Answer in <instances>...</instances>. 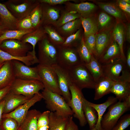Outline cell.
Wrapping results in <instances>:
<instances>
[{
  "label": "cell",
  "mask_w": 130,
  "mask_h": 130,
  "mask_svg": "<svg viewBox=\"0 0 130 130\" xmlns=\"http://www.w3.org/2000/svg\"><path fill=\"white\" fill-rule=\"evenodd\" d=\"M71 98L69 106L73 113L74 117L78 120L80 126H85L87 123L83 109V101L84 97L82 90L73 83L70 86Z\"/></svg>",
  "instance_id": "7"
},
{
  "label": "cell",
  "mask_w": 130,
  "mask_h": 130,
  "mask_svg": "<svg viewBox=\"0 0 130 130\" xmlns=\"http://www.w3.org/2000/svg\"><path fill=\"white\" fill-rule=\"evenodd\" d=\"M47 108L51 112L69 117L73 115L71 108L61 95L44 88L41 93Z\"/></svg>",
  "instance_id": "1"
},
{
  "label": "cell",
  "mask_w": 130,
  "mask_h": 130,
  "mask_svg": "<svg viewBox=\"0 0 130 130\" xmlns=\"http://www.w3.org/2000/svg\"><path fill=\"white\" fill-rule=\"evenodd\" d=\"M96 34H91L84 38L86 46L91 54L93 56L96 46Z\"/></svg>",
  "instance_id": "46"
},
{
  "label": "cell",
  "mask_w": 130,
  "mask_h": 130,
  "mask_svg": "<svg viewBox=\"0 0 130 130\" xmlns=\"http://www.w3.org/2000/svg\"><path fill=\"white\" fill-rule=\"evenodd\" d=\"M82 26L83 29L84 38L98 32L97 18L93 15L87 18L81 17Z\"/></svg>",
  "instance_id": "32"
},
{
  "label": "cell",
  "mask_w": 130,
  "mask_h": 130,
  "mask_svg": "<svg viewBox=\"0 0 130 130\" xmlns=\"http://www.w3.org/2000/svg\"><path fill=\"white\" fill-rule=\"evenodd\" d=\"M98 6L105 13L115 17L117 21L123 22L126 17L116 3L97 2Z\"/></svg>",
  "instance_id": "29"
},
{
  "label": "cell",
  "mask_w": 130,
  "mask_h": 130,
  "mask_svg": "<svg viewBox=\"0 0 130 130\" xmlns=\"http://www.w3.org/2000/svg\"><path fill=\"white\" fill-rule=\"evenodd\" d=\"M0 130H3L1 128H0Z\"/></svg>",
  "instance_id": "58"
},
{
  "label": "cell",
  "mask_w": 130,
  "mask_h": 130,
  "mask_svg": "<svg viewBox=\"0 0 130 130\" xmlns=\"http://www.w3.org/2000/svg\"><path fill=\"white\" fill-rule=\"evenodd\" d=\"M15 79L12 61L5 62L0 68V90L11 86Z\"/></svg>",
  "instance_id": "19"
},
{
  "label": "cell",
  "mask_w": 130,
  "mask_h": 130,
  "mask_svg": "<svg viewBox=\"0 0 130 130\" xmlns=\"http://www.w3.org/2000/svg\"><path fill=\"white\" fill-rule=\"evenodd\" d=\"M13 60L19 61L29 66L37 63L35 60L31 51L29 52L25 56L18 57L11 55L0 49V64L6 61Z\"/></svg>",
  "instance_id": "28"
},
{
  "label": "cell",
  "mask_w": 130,
  "mask_h": 130,
  "mask_svg": "<svg viewBox=\"0 0 130 130\" xmlns=\"http://www.w3.org/2000/svg\"><path fill=\"white\" fill-rule=\"evenodd\" d=\"M116 4L125 15L130 16V4L123 0H117Z\"/></svg>",
  "instance_id": "47"
},
{
  "label": "cell",
  "mask_w": 130,
  "mask_h": 130,
  "mask_svg": "<svg viewBox=\"0 0 130 130\" xmlns=\"http://www.w3.org/2000/svg\"><path fill=\"white\" fill-rule=\"evenodd\" d=\"M130 124V114L122 116L119 119L112 130H124Z\"/></svg>",
  "instance_id": "44"
},
{
  "label": "cell",
  "mask_w": 130,
  "mask_h": 130,
  "mask_svg": "<svg viewBox=\"0 0 130 130\" xmlns=\"http://www.w3.org/2000/svg\"><path fill=\"white\" fill-rule=\"evenodd\" d=\"M42 26L49 40L52 44L57 46L63 43L65 39L60 34L53 25H48Z\"/></svg>",
  "instance_id": "35"
},
{
  "label": "cell",
  "mask_w": 130,
  "mask_h": 130,
  "mask_svg": "<svg viewBox=\"0 0 130 130\" xmlns=\"http://www.w3.org/2000/svg\"><path fill=\"white\" fill-rule=\"evenodd\" d=\"M34 30L41 26L42 9L41 3H39L32 10L29 14Z\"/></svg>",
  "instance_id": "39"
},
{
  "label": "cell",
  "mask_w": 130,
  "mask_h": 130,
  "mask_svg": "<svg viewBox=\"0 0 130 130\" xmlns=\"http://www.w3.org/2000/svg\"><path fill=\"white\" fill-rule=\"evenodd\" d=\"M37 66L45 88L62 95L58 85L57 75L53 67L39 64Z\"/></svg>",
  "instance_id": "9"
},
{
  "label": "cell",
  "mask_w": 130,
  "mask_h": 130,
  "mask_svg": "<svg viewBox=\"0 0 130 130\" xmlns=\"http://www.w3.org/2000/svg\"><path fill=\"white\" fill-rule=\"evenodd\" d=\"M65 130H79L78 126L73 121L72 116L69 117Z\"/></svg>",
  "instance_id": "49"
},
{
  "label": "cell",
  "mask_w": 130,
  "mask_h": 130,
  "mask_svg": "<svg viewBox=\"0 0 130 130\" xmlns=\"http://www.w3.org/2000/svg\"><path fill=\"white\" fill-rule=\"evenodd\" d=\"M69 70L72 83L80 89H94L96 82L85 65L80 64Z\"/></svg>",
  "instance_id": "4"
},
{
  "label": "cell",
  "mask_w": 130,
  "mask_h": 130,
  "mask_svg": "<svg viewBox=\"0 0 130 130\" xmlns=\"http://www.w3.org/2000/svg\"><path fill=\"white\" fill-rule=\"evenodd\" d=\"M0 20L6 30H17L19 20L13 15L6 6L0 2Z\"/></svg>",
  "instance_id": "25"
},
{
  "label": "cell",
  "mask_w": 130,
  "mask_h": 130,
  "mask_svg": "<svg viewBox=\"0 0 130 130\" xmlns=\"http://www.w3.org/2000/svg\"><path fill=\"white\" fill-rule=\"evenodd\" d=\"M57 47V64L61 67L69 70L82 64L76 48L61 46Z\"/></svg>",
  "instance_id": "8"
},
{
  "label": "cell",
  "mask_w": 130,
  "mask_h": 130,
  "mask_svg": "<svg viewBox=\"0 0 130 130\" xmlns=\"http://www.w3.org/2000/svg\"><path fill=\"white\" fill-rule=\"evenodd\" d=\"M39 3L37 0H9L3 4L18 20L28 16Z\"/></svg>",
  "instance_id": "6"
},
{
  "label": "cell",
  "mask_w": 130,
  "mask_h": 130,
  "mask_svg": "<svg viewBox=\"0 0 130 130\" xmlns=\"http://www.w3.org/2000/svg\"><path fill=\"white\" fill-rule=\"evenodd\" d=\"M17 29L21 30H35L33 27L29 15L23 19L18 21Z\"/></svg>",
  "instance_id": "45"
},
{
  "label": "cell",
  "mask_w": 130,
  "mask_h": 130,
  "mask_svg": "<svg viewBox=\"0 0 130 130\" xmlns=\"http://www.w3.org/2000/svg\"><path fill=\"white\" fill-rule=\"evenodd\" d=\"M125 39L129 43L130 42V25L128 23L126 25Z\"/></svg>",
  "instance_id": "52"
},
{
  "label": "cell",
  "mask_w": 130,
  "mask_h": 130,
  "mask_svg": "<svg viewBox=\"0 0 130 130\" xmlns=\"http://www.w3.org/2000/svg\"><path fill=\"white\" fill-rule=\"evenodd\" d=\"M114 26L101 31L96 34V46L94 56L98 60L104 54L113 40Z\"/></svg>",
  "instance_id": "12"
},
{
  "label": "cell",
  "mask_w": 130,
  "mask_h": 130,
  "mask_svg": "<svg viewBox=\"0 0 130 130\" xmlns=\"http://www.w3.org/2000/svg\"><path fill=\"white\" fill-rule=\"evenodd\" d=\"M50 112L47 110L41 113L38 119L37 130H48L49 115Z\"/></svg>",
  "instance_id": "42"
},
{
  "label": "cell",
  "mask_w": 130,
  "mask_h": 130,
  "mask_svg": "<svg viewBox=\"0 0 130 130\" xmlns=\"http://www.w3.org/2000/svg\"><path fill=\"white\" fill-rule=\"evenodd\" d=\"M120 50L117 43L113 39L110 44L98 61L102 65L108 64L121 58Z\"/></svg>",
  "instance_id": "22"
},
{
  "label": "cell",
  "mask_w": 130,
  "mask_h": 130,
  "mask_svg": "<svg viewBox=\"0 0 130 130\" xmlns=\"http://www.w3.org/2000/svg\"><path fill=\"white\" fill-rule=\"evenodd\" d=\"M11 86H8L0 90V101L3 99L10 91Z\"/></svg>",
  "instance_id": "50"
},
{
  "label": "cell",
  "mask_w": 130,
  "mask_h": 130,
  "mask_svg": "<svg viewBox=\"0 0 130 130\" xmlns=\"http://www.w3.org/2000/svg\"><path fill=\"white\" fill-rule=\"evenodd\" d=\"M44 88L43 83L39 80L16 78L11 86L10 91L15 94L32 98Z\"/></svg>",
  "instance_id": "5"
},
{
  "label": "cell",
  "mask_w": 130,
  "mask_h": 130,
  "mask_svg": "<svg viewBox=\"0 0 130 130\" xmlns=\"http://www.w3.org/2000/svg\"><path fill=\"white\" fill-rule=\"evenodd\" d=\"M117 101L118 100L116 97L112 96L109 97L105 102L101 104H95L88 101L89 104L93 107L97 112L98 119L95 127L98 130H103L101 127V122L106 109L110 105Z\"/></svg>",
  "instance_id": "27"
},
{
  "label": "cell",
  "mask_w": 130,
  "mask_h": 130,
  "mask_svg": "<svg viewBox=\"0 0 130 130\" xmlns=\"http://www.w3.org/2000/svg\"><path fill=\"white\" fill-rule=\"evenodd\" d=\"M81 17L76 12L62 9L58 19L53 25L55 27H59L64 24Z\"/></svg>",
  "instance_id": "36"
},
{
  "label": "cell",
  "mask_w": 130,
  "mask_h": 130,
  "mask_svg": "<svg viewBox=\"0 0 130 130\" xmlns=\"http://www.w3.org/2000/svg\"><path fill=\"white\" fill-rule=\"evenodd\" d=\"M16 78L26 80H37L41 82L37 66L30 67L19 61H12Z\"/></svg>",
  "instance_id": "13"
},
{
  "label": "cell",
  "mask_w": 130,
  "mask_h": 130,
  "mask_svg": "<svg viewBox=\"0 0 130 130\" xmlns=\"http://www.w3.org/2000/svg\"><path fill=\"white\" fill-rule=\"evenodd\" d=\"M53 66L57 75L58 85L62 95L69 106L71 98L69 86L72 83L69 70L58 64Z\"/></svg>",
  "instance_id": "11"
},
{
  "label": "cell",
  "mask_w": 130,
  "mask_h": 130,
  "mask_svg": "<svg viewBox=\"0 0 130 130\" xmlns=\"http://www.w3.org/2000/svg\"><path fill=\"white\" fill-rule=\"evenodd\" d=\"M4 27L0 20V36L6 30Z\"/></svg>",
  "instance_id": "54"
},
{
  "label": "cell",
  "mask_w": 130,
  "mask_h": 130,
  "mask_svg": "<svg viewBox=\"0 0 130 130\" xmlns=\"http://www.w3.org/2000/svg\"><path fill=\"white\" fill-rule=\"evenodd\" d=\"M119 101H123L130 96V81L119 80L115 81L110 91Z\"/></svg>",
  "instance_id": "21"
},
{
  "label": "cell",
  "mask_w": 130,
  "mask_h": 130,
  "mask_svg": "<svg viewBox=\"0 0 130 130\" xmlns=\"http://www.w3.org/2000/svg\"><path fill=\"white\" fill-rule=\"evenodd\" d=\"M40 3L42 13L41 26L53 25L59 17L62 9L57 6H52Z\"/></svg>",
  "instance_id": "15"
},
{
  "label": "cell",
  "mask_w": 130,
  "mask_h": 130,
  "mask_svg": "<svg viewBox=\"0 0 130 130\" xmlns=\"http://www.w3.org/2000/svg\"><path fill=\"white\" fill-rule=\"evenodd\" d=\"M125 64L126 69L130 71V48L129 47L127 50L126 56H125Z\"/></svg>",
  "instance_id": "51"
},
{
  "label": "cell",
  "mask_w": 130,
  "mask_h": 130,
  "mask_svg": "<svg viewBox=\"0 0 130 130\" xmlns=\"http://www.w3.org/2000/svg\"><path fill=\"white\" fill-rule=\"evenodd\" d=\"M65 4V9L75 12L83 18H87L92 15L97 7L94 3L88 2L77 3L69 1Z\"/></svg>",
  "instance_id": "16"
},
{
  "label": "cell",
  "mask_w": 130,
  "mask_h": 130,
  "mask_svg": "<svg viewBox=\"0 0 130 130\" xmlns=\"http://www.w3.org/2000/svg\"><path fill=\"white\" fill-rule=\"evenodd\" d=\"M83 33V30L81 27L75 33L66 37L64 42L60 46L77 48L81 41Z\"/></svg>",
  "instance_id": "38"
},
{
  "label": "cell",
  "mask_w": 130,
  "mask_h": 130,
  "mask_svg": "<svg viewBox=\"0 0 130 130\" xmlns=\"http://www.w3.org/2000/svg\"><path fill=\"white\" fill-rule=\"evenodd\" d=\"M19 125L17 121L11 117L2 118L1 128L3 130H18Z\"/></svg>",
  "instance_id": "43"
},
{
  "label": "cell",
  "mask_w": 130,
  "mask_h": 130,
  "mask_svg": "<svg viewBox=\"0 0 130 130\" xmlns=\"http://www.w3.org/2000/svg\"><path fill=\"white\" fill-rule=\"evenodd\" d=\"M90 130H98L97 128L95 126L94 128Z\"/></svg>",
  "instance_id": "56"
},
{
  "label": "cell",
  "mask_w": 130,
  "mask_h": 130,
  "mask_svg": "<svg viewBox=\"0 0 130 130\" xmlns=\"http://www.w3.org/2000/svg\"><path fill=\"white\" fill-rule=\"evenodd\" d=\"M31 98L15 94L10 91L3 99L4 104L3 114L8 113L14 110Z\"/></svg>",
  "instance_id": "18"
},
{
  "label": "cell",
  "mask_w": 130,
  "mask_h": 130,
  "mask_svg": "<svg viewBox=\"0 0 130 130\" xmlns=\"http://www.w3.org/2000/svg\"><path fill=\"white\" fill-rule=\"evenodd\" d=\"M126 3L130 4V0H123Z\"/></svg>",
  "instance_id": "55"
},
{
  "label": "cell",
  "mask_w": 130,
  "mask_h": 130,
  "mask_svg": "<svg viewBox=\"0 0 130 130\" xmlns=\"http://www.w3.org/2000/svg\"><path fill=\"white\" fill-rule=\"evenodd\" d=\"M41 113L36 109L29 110L18 130H37L38 119Z\"/></svg>",
  "instance_id": "26"
},
{
  "label": "cell",
  "mask_w": 130,
  "mask_h": 130,
  "mask_svg": "<svg viewBox=\"0 0 130 130\" xmlns=\"http://www.w3.org/2000/svg\"><path fill=\"white\" fill-rule=\"evenodd\" d=\"M37 44L39 64L52 66L57 64V46L50 42L47 35L46 34Z\"/></svg>",
  "instance_id": "3"
},
{
  "label": "cell",
  "mask_w": 130,
  "mask_h": 130,
  "mask_svg": "<svg viewBox=\"0 0 130 130\" xmlns=\"http://www.w3.org/2000/svg\"><path fill=\"white\" fill-rule=\"evenodd\" d=\"M126 25L123 22L117 21L114 26L112 32L113 39L120 48L121 55V58L125 63V56L123 50V45L125 39Z\"/></svg>",
  "instance_id": "23"
},
{
  "label": "cell",
  "mask_w": 130,
  "mask_h": 130,
  "mask_svg": "<svg viewBox=\"0 0 130 130\" xmlns=\"http://www.w3.org/2000/svg\"><path fill=\"white\" fill-rule=\"evenodd\" d=\"M35 30H8L5 31L0 36V44L4 40L8 39H16L21 40L25 34L31 32Z\"/></svg>",
  "instance_id": "37"
},
{
  "label": "cell",
  "mask_w": 130,
  "mask_h": 130,
  "mask_svg": "<svg viewBox=\"0 0 130 130\" xmlns=\"http://www.w3.org/2000/svg\"><path fill=\"white\" fill-rule=\"evenodd\" d=\"M4 63H2V64H0V68L2 66V65H3V64H4Z\"/></svg>",
  "instance_id": "57"
},
{
  "label": "cell",
  "mask_w": 130,
  "mask_h": 130,
  "mask_svg": "<svg viewBox=\"0 0 130 130\" xmlns=\"http://www.w3.org/2000/svg\"><path fill=\"white\" fill-rule=\"evenodd\" d=\"M76 48L82 63L84 65L88 63L91 59L92 55L85 45L83 36Z\"/></svg>",
  "instance_id": "40"
},
{
  "label": "cell",
  "mask_w": 130,
  "mask_h": 130,
  "mask_svg": "<svg viewBox=\"0 0 130 130\" xmlns=\"http://www.w3.org/2000/svg\"><path fill=\"white\" fill-rule=\"evenodd\" d=\"M85 65L96 83L104 76L102 65L93 55H92L90 62Z\"/></svg>",
  "instance_id": "34"
},
{
  "label": "cell",
  "mask_w": 130,
  "mask_h": 130,
  "mask_svg": "<svg viewBox=\"0 0 130 130\" xmlns=\"http://www.w3.org/2000/svg\"><path fill=\"white\" fill-rule=\"evenodd\" d=\"M97 20L98 32L109 28L112 26V18L105 12H101L99 13L97 18Z\"/></svg>",
  "instance_id": "41"
},
{
  "label": "cell",
  "mask_w": 130,
  "mask_h": 130,
  "mask_svg": "<svg viewBox=\"0 0 130 130\" xmlns=\"http://www.w3.org/2000/svg\"><path fill=\"white\" fill-rule=\"evenodd\" d=\"M88 101L84 97L83 98V109L90 130L96 126L98 121V116L96 110L89 104Z\"/></svg>",
  "instance_id": "33"
},
{
  "label": "cell",
  "mask_w": 130,
  "mask_h": 130,
  "mask_svg": "<svg viewBox=\"0 0 130 130\" xmlns=\"http://www.w3.org/2000/svg\"><path fill=\"white\" fill-rule=\"evenodd\" d=\"M46 34L43 27L41 26L33 31L25 35L21 40L24 43L30 44L32 46V49L31 52L35 60L38 63L39 61L36 55L35 46Z\"/></svg>",
  "instance_id": "20"
},
{
  "label": "cell",
  "mask_w": 130,
  "mask_h": 130,
  "mask_svg": "<svg viewBox=\"0 0 130 130\" xmlns=\"http://www.w3.org/2000/svg\"><path fill=\"white\" fill-rule=\"evenodd\" d=\"M102 65L104 76L115 81L119 80L121 73L126 68L125 63L121 58Z\"/></svg>",
  "instance_id": "17"
},
{
  "label": "cell",
  "mask_w": 130,
  "mask_h": 130,
  "mask_svg": "<svg viewBox=\"0 0 130 130\" xmlns=\"http://www.w3.org/2000/svg\"><path fill=\"white\" fill-rule=\"evenodd\" d=\"M101 122L103 130H112L120 118L130 108V96L123 101H117L110 105Z\"/></svg>",
  "instance_id": "2"
},
{
  "label": "cell",
  "mask_w": 130,
  "mask_h": 130,
  "mask_svg": "<svg viewBox=\"0 0 130 130\" xmlns=\"http://www.w3.org/2000/svg\"><path fill=\"white\" fill-rule=\"evenodd\" d=\"M4 104V100L3 99L0 101V128H1V125L2 120V116L3 113Z\"/></svg>",
  "instance_id": "53"
},
{
  "label": "cell",
  "mask_w": 130,
  "mask_h": 130,
  "mask_svg": "<svg viewBox=\"0 0 130 130\" xmlns=\"http://www.w3.org/2000/svg\"><path fill=\"white\" fill-rule=\"evenodd\" d=\"M115 81L103 76L96 83L94 89V99H100L105 95L110 93V91Z\"/></svg>",
  "instance_id": "24"
},
{
  "label": "cell",
  "mask_w": 130,
  "mask_h": 130,
  "mask_svg": "<svg viewBox=\"0 0 130 130\" xmlns=\"http://www.w3.org/2000/svg\"><path fill=\"white\" fill-rule=\"evenodd\" d=\"M38 1L40 3H45L52 6L65 4L67 2L69 1H75V0H38Z\"/></svg>",
  "instance_id": "48"
},
{
  "label": "cell",
  "mask_w": 130,
  "mask_h": 130,
  "mask_svg": "<svg viewBox=\"0 0 130 130\" xmlns=\"http://www.w3.org/2000/svg\"><path fill=\"white\" fill-rule=\"evenodd\" d=\"M69 117L58 115L55 112H50L48 130H65Z\"/></svg>",
  "instance_id": "30"
},
{
  "label": "cell",
  "mask_w": 130,
  "mask_h": 130,
  "mask_svg": "<svg viewBox=\"0 0 130 130\" xmlns=\"http://www.w3.org/2000/svg\"><path fill=\"white\" fill-rule=\"evenodd\" d=\"M42 99L43 97L41 93L39 92L36 94L27 101L14 110L8 113L3 114L2 118L8 117L13 118L17 121L19 127L30 107Z\"/></svg>",
  "instance_id": "14"
},
{
  "label": "cell",
  "mask_w": 130,
  "mask_h": 130,
  "mask_svg": "<svg viewBox=\"0 0 130 130\" xmlns=\"http://www.w3.org/2000/svg\"><path fill=\"white\" fill-rule=\"evenodd\" d=\"M0 49L15 56L23 57L32 49L29 44L16 39H8L3 41L0 44Z\"/></svg>",
  "instance_id": "10"
},
{
  "label": "cell",
  "mask_w": 130,
  "mask_h": 130,
  "mask_svg": "<svg viewBox=\"0 0 130 130\" xmlns=\"http://www.w3.org/2000/svg\"><path fill=\"white\" fill-rule=\"evenodd\" d=\"M81 26L80 18L66 23L59 27L55 28L60 34L65 39L76 32Z\"/></svg>",
  "instance_id": "31"
}]
</instances>
